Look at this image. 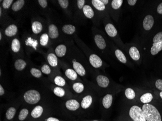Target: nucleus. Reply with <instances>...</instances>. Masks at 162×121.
Returning a JSON list of instances; mask_svg holds the SVG:
<instances>
[{"instance_id":"nucleus-1","label":"nucleus","mask_w":162,"mask_h":121,"mask_svg":"<svg viewBox=\"0 0 162 121\" xmlns=\"http://www.w3.org/2000/svg\"><path fill=\"white\" fill-rule=\"evenodd\" d=\"M142 110L147 121H162L161 116L158 109L153 105L145 104Z\"/></svg>"},{"instance_id":"nucleus-2","label":"nucleus","mask_w":162,"mask_h":121,"mask_svg":"<svg viewBox=\"0 0 162 121\" xmlns=\"http://www.w3.org/2000/svg\"><path fill=\"white\" fill-rule=\"evenodd\" d=\"M24 99L27 103L33 105L38 103L41 96L39 93L35 90H30L25 92L24 96Z\"/></svg>"},{"instance_id":"nucleus-3","label":"nucleus","mask_w":162,"mask_h":121,"mask_svg":"<svg viewBox=\"0 0 162 121\" xmlns=\"http://www.w3.org/2000/svg\"><path fill=\"white\" fill-rule=\"evenodd\" d=\"M129 115L134 121H146L143 110L137 106H134L130 109Z\"/></svg>"},{"instance_id":"nucleus-4","label":"nucleus","mask_w":162,"mask_h":121,"mask_svg":"<svg viewBox=\"0 0 162 121\" xmlns=\"http://www.w3.org/2000/svg\"><path fill=\"white\" fill-rule=\"evenodd\" d=\"M89 62L95 68H99L102 65V61L100 57L96 54H91L89 57Z\"/></svg>"},{"instance_id":"nucleus-5","label":"nucleus","mask_w":162,"mask_h":121,"mask_svg":"<svg viewBox=\"0 0 162 121\" xmlns=\"http://www.w3.org/2000/svg\"><path fill=\"white\" fill-rule=\"evenodd\" d=\"M154 19L152 15H147L143 20V26L144 29L147 31L150 30L154 25Z\"/></svg>"},{"instance_id":"nucleus-6","label":"nucleus","mask_w":162,"mask_h":121,"mask_svg":"<svg viewBox=\"0 0 162 121\" xmlns=\"http://www.w3.org/2000/svg\"><path fill=\"white\" fill-rule=\"evenodd\" d=\"M65 105L67 109L71 111H76L80 107L79 103L75 99L69 100L66 101Z\"/></svg>"},{"instance_id":"nucleus-7","label":"nucleus","mask_w":162,"mask_h":121,"mask_svg":"<svg viewBox=\"0 0 162 121\" xmlns=\"http://www.w3.org/2000/svg\"><path fill=\"white\" fill-rule=\"evenodd\" d=\"M73 67L75 72L80 76H84L86 75V70L83 65L75 60L73 61Z\"/></svg>"},{"instance_id":"nucleus-8","label":"nucleus","mask_w":162,"mask_h":121,"mask_svg":"<svg viewBox=\"0 0 162 121\" xmlns=\"http://www.w3.org/2000/svg\"><path fill=\"white\" fill-rule=\"evenodd\" d=\"M49 36L51 38L55 39L59 36V32L57 27L55 24H51L49 25L48 29Z\"/></svg>"},{"instance_id":"nucleus-9","label":"nucleus","mask_w":162,"mask_h":121,"mask_svg":"<svg viewBox=\"0 0 162 121\" xmlns=\"http://www.w3.org/2000/svg\"><path fill=\"white\" fill-rule=\"evenodd\" d=\"M18 32V28L15 24H11L7 27L5 31V34L7 36L12 37L17 34Z\"/></svg>"},{"instance_id":"nucleus-10","label":"nucleus","mask_w":162,"mask_h":121,"mask_svg":"<svg viewBox=\"0 0 162 121\" xmlns=\"http://www.w3.org/2000/svg\"><path fill=\"white\" fill-rule=\"evenodd\" d=\"M96 80H97L98 84L99 85V86L102 87V88H106L108 87V86L109 85V83H110L108 78L105 76H98L97 77Z\"/></svg>"},{"instance_id":"nucleus-11","label":"nucleus","mask_w":162,"mask_h":121,"mask_svg":"<svg viewBox=\"0 0 162 121\" xmlns=\"http://www.w3.org/2000/svg\"><path fill=\"white\" fill-rule=\"evenodd\" d=\"M95 42L98 47L100 50H104L106 47V42L105 39L100 34H96L94 37Z\"/></svg>"},{"instance_id":"nucleus-12","label":"nucleus","mask_w":162,"mask_h":121,"mask_svg":"<svg viewBox=\"0 0 162 121\" xmlns=\"http://www.w3.org/2000/svg\"><path fill=\"white\" fill-rule=\"evenodd\" d=\"M105 30L106 31L107 34L110 36V37H114L117 35L118 32L115 26L113 24L111 23H108L105 26Z\"/></svg>"},{"instance_id":"nucleus-13","label":"nucleus","mask_w":162,"mask_h":121,"mask_svg":"<svg viewBox=\"0 0 162 121\" xmlns=\"http://www.w3.org/2000/svg\"><path fill=\"white\" fill-rule=\"evenodd\" d=\"M66 52V47L65 45H59L56 47L55 52L56 55L59 57H62L65 56Z\"/></svg>"},{"instance_id":"nucleus-14","label":"nucleus","mask_w":162,"mask_h":121,"mask_svg":"<svg viewBox=\"0 0 162 121\" xmlns=\"http://www.w3.org/2000/svg\"><path fill=\"white\" fill-rule=\"evenodd\" d=\"M92 102V96L90 95L87 96L84 98H83V100L81 102V107L84 109H87L91 106Z\"/></svg>"},{"instance_id":"nucleus-15","label":"nucleus","mask_w":162,"mask_h":121,"mask_svg":"<svg viewBox=\"0 0 162 121\" xmlns=\"http://www.w3.org/2000/svg\"><path fill=\"white\" fill-rule=\"evenodd\" d=\"M42 29H43V26L41 22L38 21H35L33 22L32 24V30L34 34H39L42 31Z\"/></svg>"},{"instance_id":"nucleus-16","label":"nucleus","mask_w":162,"mask_h":121,"mask_svg":"<svg viewBox=\"0 0 162 121\" xmlns=\"http://www.w3.org/2000/svg\"><path fill=\"white\" fill-rule=\"evenodd\" d=\"M113 102V97L110 94H107L102 99V105L105 109H109L112 105Z\"/></svg>"},{"instance_id":"nucleus-17","label":"nucleus","mask_w":162,"mask_h":121,"mask_svg":"<svg viewBox=\"0 0 162 121\" xmlns=\"http://www.w3.org/2000/svg\"><path fill=\"white\" fill-rule=\"evenodd\" d=\"M43 109L41 106H37L33 109L31 112V116L33 118H38L43 113Z\"/></svg>"},{"instance_id":"nucleus-18","label":"nucleus","mask_w":162,"mask_h":121,"mask_svg":"<svg viewBox=\"0 0 162 121\" xmlns=\"http://www.w3.org/2000/svg\"><path fill=\"white\" fill-rule=\"evenodd\" d=\"M129 54L132 59L134 60H138L140 57V53L138 49L135 47H132L129 50Z\"/></svg>"},{"instance_id":"nucleus-19","label":"nucleus","mask_w":162,"mask_h":121,"mask_svg":"<svg viewBox=\"0 0 162 121\" xmlns=\"http://www.w3.org/2000/svg\"><path fill=\"white\" fill-rule=\"evenodd\" d=\"M83 12L86 17L89 19L93 18L94 16V12L91 6L89 5H86L83 8Z\"/></svg>"},{"instance_id":"nucleus-20","label":"nucleus","mask_w":162,"mask_h":121,"mask_svg":"<svg viewBox=\"0 0 162 121\" xmlns=\"http://www.w3.org/2000/svg\"><path fill=\"white\" fill-rule=\"evenodd\" d=\"M48 62L51 66L55 67L57 65V58L56 55L53 53H50L47 56Z\"/></svg>"},{"instance_id":"nucleus-21","label":"nucleus","mask_w":162,"mask_h":121,"mask_svg":"<svg viewBox=\"0 0 162 121\" xmlns=\"http://www.w3.org/2000/svg\"><path fill=\"white\" fill-rule=\"evenodd\" d=\"M26 66V63L22 59H18L15 61L14 67L18 71H22Z\"/></svg>"},{"instance_id":"nucleus-22","label":"nucleus","mask_w":162,"mask_h":121,"mask_svg":"<svg viewBox=\"0 0 162 121\" xmlns=\"http://www.w3.org/2000/svg\"><path fill=\"white\" fill-rule=\"evenodd\" d=\"M162 50V42L158 43H153V46L150 50L151 54L153 55H156Z\"/></svg>"},{"instance_id":"nucleus-23","label":"nucleus","mask_w":162,"mask_h":121,"mask_svg":"<svg viewBox=\"0 0 162 121\" xmlns=\"http://www.w3.org/2000/svg\"><path fill=\"white\" fill-rule=\"evenodd\" d=\"M76 29L73 25L66 24L62 27V31L64 33L67 34H72L75 32Z\"/></svg>"},{"instance_id":"nucleus-24","label":"nucleus","mask_w":162,"mask_h":121,"mask_svg":"<svg viewBox=\"0 0 162 121\" xmlns=\"http://www.w3.org/2000/svg\"><path fill=\"white\" fill-rule=\"evenodd\" d=\"M24 3H25V1L18 0L12 5V9L15 12L20 10L24 7Z\"/></svg>"},{"instance_id":"nucleus-25","label":"nucleus","mask_w":162,"mask_h":121,"mask_svg":"<svg viewBox=\"0 0 162 121\" xmlns=\"http://www.w3.org/2000/svg\"><path fill=\"white\" fill-rule=\"evenodd\" d=\"M91 3L93 6L98 10L103 11L105 9V6L101 0H92Z\"/></svg>"},{"instance_id":"nucleus-26","label":"nucleus","mask_w":162,"mask_h":121,"mask_svg":"<svg viewBox=\"0 0 162 121\" xmlns=\"http://www.w3.org/2000/svg\"><path fill=\"white\" fill-rule=\"evenodd\" d=\"M65 75L68 78L72 80H75L77 78V73L72 69H67L65 71Z\"/></svg>"},{"instance_id":"nucleus-27","label":"nucleus","mask_w":162,"mask_h":121,"mask_svg":"<svg viewBox=\"0 0 162 121\" xmlns=\"http://www.w3.org/2000/svg\"><path fill=\"white\" fill-rule=\"evenodd\" d=\"M21 49V44L19 39L14 38L11 43V49L14 52H18Z\"/></svg>"},{"instance_id":"nucleus-28","label":"nucleus","mask_w":162,"mask_h":121,"mask_svg":"<svg viewBox=\"0 0 162 121\" xmlns=\"http://www.w3.org/2000/svg\"><path fill=\"white\" fill-rule=\"evenodd\" d=\"M115 54L116 58L120 62L125 64L127 62V59L123 52L119 50H116L115 51Z\"/></svg>"},{"instance_id":"nucleus-29","label":"nucleus","mask_w":162,"mask_h":121,"mask_svg":"<svg viewBox=\"0 0 162 121\" xmlns=\"http://www.w3.org/2000/svg\"><path fill=\"white\" fill-rule=\"evenodd\" d=\"M153 98V96L152 94L147 93L145 94L144 95H142L140 98V101L142 103L145 104H148L149 102L152 101Z\"/></svg>"},{"instance_id":"nucleus-30","label":"nucleus","mask_w":162,"mask_h":121,"mask_svg":"<svg viewBox=\"0 0 162 121\" xmlns=\"http://www.w3.org/2000/svg\"><path fill=\"white\" fill-rule=\"evenodd\" d=\"M72 88L77 93H81L84 90V86L81 82L75 83L72 85Z\"/></svg>"},{"instance_id":"nucleus-31","label":"nucleus","mask_w":162,"mask_h":121,"mask_svg":"<svg viewBox=\"0 0 162 121\" xmlns=\"http://www.w3.org/2000/svg\"><path fill=\"white\" fill-rule=\"evenodd\" d=\"M16 112V109H15L14 107H10L8 109V111L6 112V116L7 119L11 120L14 118L15 116V114Z\"/></svg>"},{"instance_id":"nucleus-32","label":"nucleus","mask_w":162,"mask_h":121,"mask_svg":"<svg viewBox=\"0 0 162 121\" xmlns=\"http://www.w3.org/2000/svg\"><path fill=\"white\" fill-rule=\"evenodd\" d=\"M53 93L55 95L58 97H63L65 95L64 89L60 87H56L53 89Z\"/></svg>"},{"instance_id":"nucleus-33","label":"nucleus","mask_w":162,"mask_h":121,"mask_svg":"<svg viewBox=\"0 0 162 121\" xmlns=\"http://www.w3.org/2000/svg\"><path fill=\"white\" fill-rule=\"evenodd\" d=\"M125 94L126 98L128 99H131V100L134 99L136 96V94H135L134 91L132 89L130 88L126 89L125 92Z\"/></svg>"},{"instance_id":"nucleus-34","label":"nucleus","mask_w":162,"mask_h":121,"mask_svg":"<svg viewBox=\"0 0 162 121\" xmlns=\"http://www.w3.org/2000/svg\"><path fill=\"white\" fill-rule=\"evenodd\" d=\"M54 81H55V84L59 86L62 87V86H65L66 84V81H65V79L60 76H56L55 78Z\"/></svg>"},{"instance_id":"nucleus-35","label":"nucleus","mask_w":162,"mask_h":121,"mask_svg":"<svg viewBox=\"0 0 162 121\" xmlns=\"http://www.w3.org/2000/svg\"><path fill=\"white\" fill-rule=\"evenodd\" d=\"M49 41V36L47 34H42L40 38V43L42 46H45L47 45Z\"/></svg>"},{"instance_id":"nucleus-36","label":"nucleus","mask_w":162,"mask_h":121,"mask_svg":"<svg viewBox=\"0 0 162 121\" xmlns=\"http://www.w3.org/2000/svg\"><path fill=\"white\" fill-rule=\"evenodd\" d=\"M28 113H29V111H28V109H21L19 115V120L21 121L24 120L26 118L27 116H28Z\"/></svg>"},{"instance_id":"nucleus-37","label":"nucleus","mask_w":162,"mask_h":121,"mask_svg":"<svg viewBox=\"0 0 162 121\" xmlns=\"http://www.w3.org/2000/svg\"><path fill=\"white\" fill-rule=\"evenodd\" d=\"M123 0H113L111 3L112 8L114 9H118L120 8L123 3Z\"/></svg>"},{"instance_id":"nucleus-38","label":"nucleus","mask_w":162,"mask_h":121,"mask_svg":"<svg viewBox=\"0 0 162 121\" xmlns=\"http://www.w3.org/2000/svg\"><path fill=\"white\" fill-rule=\"evenodd\" d=\"M30 73L32 74V75L34 76V77H35V78H39L42 77V71H40L39 70L37 69V68H31V70H30Z\"/></svg>"},{"instance_id":"nucleus-39","label":"nucleus","mask_w":162,"mask_h":121,"mask_svg":"<svg viewBox=\"0 0 162 121\" xmlns=\"http://www.w3.org/2000/svg\"><path fill=\"white\" fill-rule=\"evenodd\" d=\"M153 43H158L162 42V32L157 33L153 38Z\"/></svg>"},{"instance_id":"nucleus-40","label":"nucleus","mask_w":162,"mask_h":121,"mask_svg":"<svg viewBox=\"0 0 162 121\" xmlns=\"http://www.w3.org/2000/svg\"><path fill=\"white\" fill-rule=\"evenodd\" d=\"M58 2L60 6L63 9L66 8L69 5V1L68 0H58Z\"/></svg>"},{"instance_id":"nucleus-41","label":"nucleus","mask_w":162,"mask_h":121,"mask_svg":"<svg viewBox=\"0 0 162 121\" xmlns=\"http://www.w3.org/2000/svg\"><path fill=\"white\" fill-rule=\"evenodd\" d=\"M13 2V0H4L3 1V3H2V6L4 9H8L11 5L12 4V3Z\"/></svg>"},{"instance_id":"nucleus-42","label":"nucleus","mask_w":162,"mask_h":121,"mask_svg":"<svg viewBox=\"0 0 162 121\" xmlns=\"http://www.w3.org/2000/svg\"><path fill=\"white\" fill-rule=\"evenodd\" d=\"M42 72L46 75H49L51 73V69L49 65H44L42 67Z\"/></svg>"},{"instance_id":"nucleus-43","label":"nucleus","mask_w":162,"mask_h":121,"mask_svg":"<svg viewBox=\"0 0 162 121\" xmlns=\"http://www.w3.org/2000/svg\"><path fill=\"white\" fill-rule=\"evenodd\" d=\"M77 6L80 9H83L84 6L85 1L84 0H78L77 1Z\"/></svg>"},{"instance_id":"nucleus-44","label":"nucleus","mask_w":162,"mask_h":121,"mask_svg":"<svg viewBox=\"0 0 162 121\" xmlns=\"http://www.w3.org/2000/svg\"><path fill=\"white\" fill-rule=\"evenodd\" d=\"M155 86L158 89L162 91V80L159 79L156 80Z\"/></svg>"},{"instance_id":"nucleus-45","label":"nucleus","mask_w":162,"mask_h":121,"mask_svg":"<svg viewBox=\"0 0 162 121\" xmlns=\"http://www.w3.org/2000/svg\"><path fill=\"white\" fill-rule=\"evenodd\" d=\"M38 3L43 8H45L47 6V1L46 0H38Z\"/></svg>"},{"instance_id":"nucleus-46","label":"nucleus","mask_w":162,"mask_h":121,"mask_svg":"<svg viewBox=\"0 0 162 121\" xmlns=\"http://www.w3.org/2000/svg\"><path fill=\"white\" fill-rule=\"evenodd\" d=\"M127 2L128 3L129 5L131 6H134L136 5V3L137 2L136 0H128Z\"/></svg>"},{"instance_id":"nucleus-47","label":"nucleus","mask_w":162,"mask_h":121,"mask_svg":"<svg viewBox=\"0 0 162 121\" xmlns=\"http://www.w3.org/2000/svg\"><path fill=\"white\" fill-rule=\"evenodd\" d=\"M157 12L160 14H162V3L158 6Z\"/></svg>"},{"instance_id":"nucleus-48","label":"nucleus","mask_w":162,"mask_h":121,"mask_svg":"<svg viewBox=\"0 0 162 121\" xmlns=\"http://www.w3.org/2000/svg\"><path fill=\"white\" fill-rule=\"evenodd\" d=\"M4 94H5V90L2 85H0V96H2L4 95Z\"/></svg>"},{"instance_id":"nucleus-49","label":"nucleus","mask_w":162,"mask_h":121,"mask_svg":"<svg viewBox=\"0 0 162 121\" xmlns=\"http://www.w3.org/2000/svg\"><path fill=\"white\" fill-rule=\"evenodd\" d=\"M46 121H59V120L56 119V118H54V117H49L48 118Z\"/></svg>"},{"instance_id":"nucleus-50","label":"nucleus","mask_w":162,"mask_h":121,"mask_svg":"<svg viewBox=\"0 0 162 121\" xmlns=\"http://www.w3.org/2000/svg\"><path fill=\"white\" fill-rule=\"evenodd\" d=\"M101 1L105 5H107L109 3L108 0H101Z\"/></svg>"},{"instance_id":"nucleus-51","label":"nucleus","mask_w":162,"mask_h":121,"mask_svg":"<svg viewBox=\"0 0 162 121\" xmlns=\"http://www.w3.org/2000/svg\"><path fill=\"white\" fill-rule=\"evenodd\" d=\"M1 15H2V9H1V8H0V16H1Z\"/></svg>"},{"instance_id":"nucleus-52","label":"nucleus","mask_w":162,"mask_h":121,"mask_svg":"<svg viewBox=\"0 0 162 121\" xmlns=\"http://www.w3.org/2000/svg\"><path fill=\"white\" fill-rule=\"evenodd\" d=\"M0 40H2V33H0Z\"/></svg>"},{"instance_id":"nucleus-53","label":"nucleus","mask_w":162,"mask_h":121,"mask_svg":"<svg viewBox=\"0 0 162 121\" xmlns=\"http://www.w3.org/2000/svg\"><path fill=\"white\" fill-rule=\"evenodd\" d=\"M160 96L161 98L162 99V91L160 93Z\"/></svg>"},{"instance_id":"nucleus-54","label":"nucleus","mask_w":162,"mask_h":121,"mask_svg":"<svg viewBox=\"0 0 162 121\" xmlns=\"http://www.w3.org/2000/svg\"></svg>"}]
</instances>
